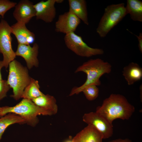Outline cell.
I'll list each match as a JSON object with an SVG mask.
<instances>
[{
  "mask_svg": "<svg viewBox=\"0 0 142 142\" xmlns=\"http://www.w3.org/2000/svg\"><path fill=\"white\" fill-rule=\"evenodd\" d=\"M16 2L8 0H0V16L3 18L6 13L15 7Z\"/></svg>",
  "mask_w": 142,
  "mask_h": 142,
  "instance_id": "22",
  "label": "cell"
},
{
  "mask_svg": "<svg viewBox=\"0 0 142 142\" xmlns=\"http://www.w3.org/2000/svg\"><path fill=\"white\" fill-rule=\"evenodd\" d=\"M137 37L138 42V46L139 50L140 52H142V33H140L139 36H136Z\"/></svg>",
  "mask_w": 142,
  "mask_h": 142,
  "instance_id": "24",
  "label": "cell"
},
{
  "mask_svg": "<svg viewBox=\"0 0 142 142\" xmlns=\"http://www.w3.org/2000/svg\"><path fill=\"white\" fill-rule=\"evenodd\" d=\"M123 75L128 84L131 85L140 80L142 77V68L137 63L131 62L125 67Z\"/></svg>",
  "mask_w": 142,
  "mask_h": 142,
  "instance_id": "16",
  "label": "cell"
},
{
  "mask_svg": "<svg viewBox=\"0 0 142 142\" xmlns=\"http://www.w3.org/2000/svg\"><path fill=\"white\" fill-rule=\"evenodd\" d=\"M63 1V0H57L56 3H62Z\"/></svg>",
  "mask_w": 142,
  "mask_h": 142,
  "instance_id": "27",
  "label": "cell"
},
{
  "mask_svg": "<svg viewBox=\"0 0 142 142\" xmlns=\"http://www.w3.org/2000/svg\"><path fill=\"white\" fill-rule=\"evenodd\" d=\"M99 91V88L97 85L91 84L84 88L81 92H83L87 99L89 101H92L98 97Z\"/></svg>",
  "mask_w": 142,
  "mask_h": 142,
  "instance_id": "21",
  "label": "cell"
},
{
  "mask_svg": "<svg viewBox=\"0 0 142 142\" xmlns=\"http://www.w3.org/2000/svg\"><path fill=\"white\" fill-rule=\"evenodd\" d=\"M33 5L32 2L28 0H21L17 3L13 14L17 22L26 24L35 16Z\"/></svg>",
  "mask_w": 142,
  "mask_h": 142,
  "instance_id": "10",
  "label": "cell"
},
{
  "mask_svg": "<svg viewBox=\"0 0 142 142\" xmlns=\"http://www.w3.org/2000/svg\"><path fill=\"white\" fill-rule=\"evenodd\" d=\"M56 1L57 0L42 1L34 4L36 19L47 23L52 22L56 14L55 4Z\"/></svg>",
  "mask_w": 142,
  "mask_h": 142,
  "instance_id": "11",
  "label": "cell"
},
{
  "mask_svg": "<svg viewBox=\"0 0 142 142\" xmlns=\"http://www.w3.org/2000/svg\"><path fill=\"white\" fill-rule=\"evenodd\" d=\"M10 88L7 80L3 79L0 80V101L6 96Z\"/></svg>",
  "mask_w": 142,
  "mask_h": 142,
  "instance_id": "23",
  "label": "cell"
},
{
  "mask_svg": "<svg viewBox=\"0 0 142 142\" xmlns=\"http://www.w3.org/2000/svg\"><path fill=\"white\" fill-rule=\"evenodd\" d=\"M109 142H132V141L131 140L128 138L124 139L119 138L111 140Z\"/></svg>",
  "mask_w": 142,
  "mask_h": 142,
  "instance_id": "25",
  "label": "cell"
},
{
  "mask_svg": "<svg viewBox=\"0 0 142 142\" xmlns=\"http://www.w3.org/2000/svg\"><path fill=\"white\" fill-rule=\"evenodd\" d=\"M134 107L124 96L119 94H111L97 107L96 112L103 115L112 123L115 119L128 120L135 111Z\"/></svg>",
  "mask_w": 142,
  "mask_h": 142,
  "instance_id": "1",
  "label": "cell"
},
{
  "mask_svg": "<svg viewBox=\"0 0 142 142\" xmlns=\"http://www.w3.org/2000/svg\"><path fill=\"white\" fill-rule=\"evenodd\" d=\"M69 11L73 13L85 24L89 23L86 1L85 0H68Z\"/></svg>",
  "mask_w": 142,
  "mask_h": 142,
  "instance_id": "15",
  "label": "cell"
},
{
  "mask_svg": "<svg viewBox=\"0 0 142 142\" xmlns=\"http://www.w3.org/2000/svg\"><path fill=\"white\" fill-rule=\"evenodd\" d=\"M9 113L19 116L25 120L26 123L32 126H35L38 122V115H53L50 112L37 106L31 100L24 98L14 106L2 107L0 117Z\"/></svg>",
  "mask_w": 142,
  "mask_h": 142,
  "instance_id": "3",
  "label": "cell"
},
{
  "mask_svg": "<svg viewBox=\"0 0 142 142\" xmlns=\"http://www.w3.org/2000/svg\"><path fill=\"white\" fill-rule=\"evenodd\" d=\"M0 118V140L6 128L9 125L15 123H26L25 120L19 115L9 113Z\"/></svg>",
  "mask_w": 142,
  "mask_h": 142,
  "instance_id": "19",
  "label": "cell"
},
{
  "mask_svg": "<svg viewBox=\"0 0 142 142\" xmlns=\"http://www.w3.org/2000/svg\"><path fill=\"white\" fill-rule=\"evenodd\" d=\"M111 70L110 64L100 58L91 59L84 62L77 69L75 73L82 72L85 73L87 75L86 80L79 87L73 88L69 96L78 94L84 88L88 85H100L101 83L100 80V77L105 74L110 73Z\"/></svg>",
  "mask_w": 142,
  "mask_h": 142,
  "instance_id": "2",
  "label": "cell"
},
{
  "mask_svg": "<svg viewBox=\"0 0 142 142\" xmlns=\"http://www.w3.org/2000/svg\"><path fill=\"white\" fill-rule=\"evenodd\" d=\"M65 142H74L72 140H68Z\"/></svg>",
  "mask_w": 142,
  "mask_h": 142,
  "instance_id": "28",
  "label": "cell"
},
{
  "mask_svg": "<svg viewBox=\"0 0 142 142\" xmlns=\"http://www.w3.org/2000/svg\"><path fill=\"white\" fill-rule=\"evenodd\" d=\"M81 20L70 11L59 16L55 24V31L65 34L74 32L80 23Z\"/></svg>",
  "mask_w": 142,
  "mask_h": 142,
  "instance_id": "9",
  "label": "cell"
},
{
  "mask_svg": "<svg viewBox=\"0 0 142 142\" xmlns=\"http://www.w3.org/2000/svg\"><path fill=\"white\" fill-rule=\"evenodd\" d=\"M64 40L67 48L79 56L89 57L104 53L102 49L89 47L84 41L81 36L74 32L65 34Z\"/></svg>",
  "mask_w": 142,
  "mask_h": 142,
  "instance_id": "6",
  "label": "cell"
},
{
  "mask_svg": "<svg viewBox=\"0 0 142 142\" xmlns=\"http://www.w3.org/2000/svg\"><path fill=\"white\" fill-rule=\"evenodd\" d=\"M43 94L40 90L38 81L32 78L30 83L24 89L21 98L32 100Z\"/></svg>",
  "mask_w": 142,
  "mask_h": 142,
  "instance_id": "20",
  "label": "cell"
},
{
  "mask_svg": "<svg viewBox=\"0 0 142 142\" xmlns=\"http://www.w3.org/2000/svg\"><path fill=\"white\" fill-rule=\"evenodd\" d=\"M9 73L7 83L13 89L12 97L17 100L21 97L23 91L30 83L31 79L27 68L16 60L9 65Z\"/></svg>",
  "mask_w": 142,
  "mask_h": 142,
  "instance_id": "4",
  "label": "cell"
},
{
  "mask_svg": "<svg viewBox=\"0 0 142 142\" xmlns=\"http://www.w3.org/2000/svg\"><path fill=\"white\" fill-rule=\"evenodd\" d=\"M2 110V107H0V112H1Z\"/></svg>",
  "mask_w": 142,
  "mask_h": 142,
  "instance_id": "29",
  "label": "cell"
},
{
  "mask_svg": "<svg viewBox=\"0 0 142 142\" xmlns=\"http://www.w3.org/2000/svg\"><path fill=\"white\" fill-rule=\"evenodd\" d=\"M3 67H4L2 61L0 60V80L3 79L2 78L1 70L2 68Z\"/></svg>",
  "mask_w": 142,
  "mask_h": 142,
  "instance_id": "26",
  "label": "cell"
},
{
  "mask_svg": "<svg viewBox=\"0 0 142 142\" xmlns=\"http://www.w3.org/2000/svg\"><path fill=\"white\" fill-rule=\"evenodd\" d=\"M11 33V26L6 21L2 19L0 22V52L3 56L4 67L6 68L16 56L12 47Z\"/></svg>",
  "mask_w": 142,
  "mask_h": 142,
  "instance_id": "7",
  "label": "cell"
},
{
  "mask_svg": "<svg viewBox=\"0 0 142 142\" xmlns=\"http://www.w3.org/2000/svg\"><path fill=\"white\" fill-rule=\"evenodd\" d=\"M38 49L39 46L36 43H34L33 47L30 45L18 44L15 53L16 56H20L24 59L28 68L30 69L34 66L37 67L38 66Z\"/></svg>",
  "mask_w": 142,
  "mask_h": 142,
  "instance_id": "12",
  "label": "cell"
},
{
  "mask_svg": "<svg viewBox=\"0 0 142 142\" xmlns=\"http://www.w3.org/2000/svg\"><path fill=\"white\" fill-rule=\"evenodd\" d=\"M83 120L93 126L102 135L103 139H108L113 134V126L110 122L101 114L96 112L85 114Z\"/></svg>",
  "mask_w": 142,
  "mask_h": 142,
  "instance_id": "8",
  "label": "cell"
},
{
  "mask_svg": "<svg viewBox=\"0 0 142 142\" xmlns=\"http://www.w3.org/2000/svg\"><path fill=\"white\" fill-rule=\"evenodd\" d=\"M101 134L90 125L78 133L72 139L74 142H102Z\"/></svg>",
  "mask_w": 142,
  "mask_h": 142,
  "instance_id": "14",
  "label": "cell"
},
{
  "mask_svg": "<svg viewBox=\"0 0 142 142\" xmlns=\"http://www.w3.org/2000/svg\"><path fill=\"white\" fill-rule=\"evenodd\" d=\"M127 14L123 3L108 6L97 28V32L100 37H105Z\"/></svg>",
  "mask_w": 142,
  "mask_h": 142,
  "instance_id": "5",
  "label": "cell"
},
{
  "mask_svg": "<svg viewBox=\"0 0 142 142\" xmlns=\"http://www.w3.org/2000/svg\"><path fill=\"white\" fill-rule=\"evenodd\" d=\"M31 100L37 106L50 112L53 115L56 114L58 111L56 100L52 96L44 94Z\"/></svg>",
  "mask_w": 142,
  "mask_h": 142,
  "instance_id": "17",
  "label": "cell"
},
{
  "mask_svg": "<svg viewBox=\"0 0 142 142\" xmlns=\"http://www.w3.org/2000/svg\"><path fill=\"white\" fill-rule=\"evenodd\" d=\"M125 8L128 14L134 21L142 22V2L139 0H127Z\"/></svg>",
  "mask_w": 142,
  "mask_h": 142,
  "instance_id": "18",
  "label": "cell"
},
{
  "mask_svg": "<svg viewBox=\"0 0 142 142\" xmlns=\"http://www.w3.org/2000/svg\"><path fill=\"white\" fill-rule=\"evenodd\" d=\"M26 25L17 22L11 26L12 33L15 36L18 44L29 45L35 40V34L27 28Z\"/></svg>",
  "mask_w": 142,
  "mask_h": 142,
  "instance_id": "13",
  "label": "cell"
}]
</instances>
